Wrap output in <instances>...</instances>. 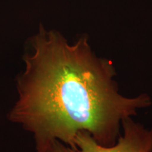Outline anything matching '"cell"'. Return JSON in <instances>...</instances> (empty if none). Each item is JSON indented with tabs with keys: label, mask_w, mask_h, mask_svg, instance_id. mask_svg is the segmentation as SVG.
I'll return each mask as SVG.
<instances>
[{
	"label": "cell",
	"mask_w": 152,
	"mask_h": 152,
	"mask_svg": "<svg viewBox=\"0 0 152 152\" xmlns=\"http://www.w3.org/2000/svg\"><path fill=\"white\" fill-rule=\"evenodd\" d=\"M32 45L9 118L33 133L37 152L54 140L75 148L83 131L102 145H113L123 120L150 104L145 94L126 98L118 92L113 64L96 57L87 37L69 45L41 26Z\"/></svg>",
	"instance_id": "cell-1"
},
{
	"label": "cell",
	"mask_w": 152,
	"mask_h": 152,
	"mask_svg": "<svg viewBox=\"0 0 152 152\" xmlns=\"http://www.w3.org/2000/svg\"><path fill=\"white\" fill-rule=\"evenodd\" d=\"M121 123L124 133L117 143L111 146L102 145L90 133L83 131L76 136L75 148L54 140L45 152H152V129L146 130L130 118L123 120Z\"/></svg>",
	"instance_id": "cell-2"
}]
</instances>
